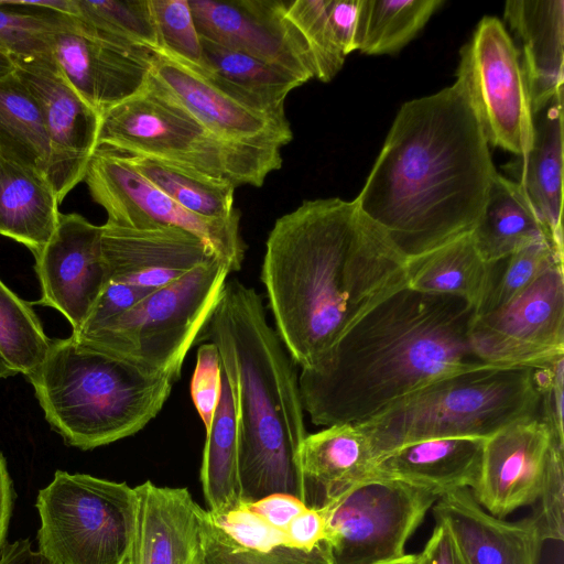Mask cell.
Masks as SVG:
<instances>
[{"label":"cell","mask_w":564,"mask_h":564,"mask_svg":"<svg viewBox=\"0 0 564 564\" xmlns=\"http://www.w3.org/2000/svg\"><path fill=\"white\" fill-rule=\"evenodd\" d=\"M408 278V259L355 200L338 197L304 200L276 219L261 269L275 332L301 369L323 364Z\"/></svg>","instance_id":"1"},{"label":"cell","mask_w":564,"mask_h":564,"mask_svg":"<svg viewBox=\"0 0 564 564\" xmlns=\"http://www.w3.org/2000/svg\"><path fill=\"white\" fill-rule=\"evenodd\" d=\"M488 145L456 80L401 106L354 200L408 261L417 259L474 230L497 172Z\"/></svg>","instance_id":"2"},{"label":"cell","mask_w":564,"mask_h":564,"mask_svg":"<svg viewBox=\"0 0 564 564\" xmlns=\"http://www.w3.org/2000/svg\"><path fill=\"white\" fill-rule=\"evenodd\" d=\"M474 317V307L456 296L408 286L395 292L323 364L301 369L304 411L318 426L358 423L438 379L491 366L471 349Z\"/></svg>","instance_id":"3"},{"label":"cell","mask_w":564,"mask_h":564,"mask_svg":"<svg viewBox=\"0 0 564 564\" xmlns=\"http://www.w3.org/2000/svg\"><path fill=\"white\" fill-rule=\"evenodd\" d=\"M235 402L241 500L301 492L300 451L307 435L296 365L267 322L262 299L227 281L207 323Z\"/></svg>","instance_id":"4"},{"label":"cell","mask_w":564,"mask_h":564,"mask_svg":"<svg viewBox=\"0 0 564 564\" xmlns=\"http://www.w3.org/2000/svg\"><path fill=\"white\" fill-rule=\"evenodd\" d=\"M26 378L52 429L83 451L138 433L158 415L174 384L74 335L52 339Z\"/></svg>","instance_id":"5"},{"label":"cell","mask_w":564,"mask_h":564,"mask_svg":"<svg viewBox=\"0 0 564 564\" xmlns=\"http://www.w3.org/2000/svg\"><path fill=\"white\" fill-rule=\"evenodd\" d=\"M534 369L488 366L457 372L355 424L366 435L375 462L421 441L488 438L518 421L540 416Z\"/></svg>","instance_id":"6"},{"label":"cell","mask_w":564,"mask_h":564,"mask_svg":"<svg viewBox=\"0 0 564 564\" xmlns=\"http://www.w3.org/2000/svg\"><path fill=\"white\" fill-rule=\"evenodd\" d=\"M167 161L262 186L282 166L281 147L223 139L176 102L151 76L143 88L100 115L97 148Z\"/></svg>","instance_id":"7"},{"label":"cell","mask_w":564,"mask_h":564,"mask_svg":"<svg viewBox=\"0 0 564 564\" xmlns=\"http://www.w3.org/2000/svg\"><path fill=\"white\" fill-rule=\"evenodd\" d=\"M230 272L227 263L214 258L152 291L94 332L74 336L147 373L175 382L187 352L206 328Z\"/></svg>","instance_id":"8"},{"label":"cell","mask_w":564,"mask_h":564,"mask_svg":"<svg viewBox=\"0 0 564 564\" xmlns=\"http://www.w3.org/2000/svg\"><path fill=\"white\" fill-rule=\"evenodd\" d=\"M37 552L47 564H122L138 511L134 488L57 470L36 497Z\"/></svg>","instance_id":"9"},{"label":"cell","mask_w":564,"mask_h":564,"mask_svg":"<svg viewBox=\"0 0 564 564\" xmlns=\"http://www.w3.org/2000/svg\"><path fill=\"white\" fill-rule=\"evenodd\" d=\"M437 499L395 480L351 485L319 509L329 564H384L404 557L408 541Z\"/></svg>","instance_id":"10"},{"label":"cell","mask_w":564,"mask_h":564,"mask_svg":"<svg viewBox=\"0 0 564 564\" xmlns=\"http://www.w3.org/2000/svg\"><path fill=\"white\" fill-rule=\"evenodd\" d=\"M457 82L488 144L516 156L533 142V116L520 52L502 22L484 17L460 48Z\"/></svg>","instance_id":"11"},{"label":"cell","mask_w":564,"mask_h":564,"mask_svg":"<svg viewBox=\"0 0 564 564\" xmlns=\"http://www.w3.org/2000/svg\"><path fill=\"white\" fill-rule=\"evenodd\" d=\"M91 198L107 213L106 223L132 228H177L203 240L230 268L241 269L246 245L240 234V213L229 219L197 216L148 182L123 153L98 147L83 180Z\"/></svg>","instance_id":"12"},{"label":"cell","mask_w":564,"mask_h":564,"mask_svg":"<svg viewBox=\"0 0 564 564\" xmlns=\"http://www.w3.org/2000/svg\"><path fill=\"white\" fill-rule=\"evenodd\" d=\"M474 354L498 367H546L564 358V274L556 261L507 305L475 316Z\"/></svg>","instance_id":"13"},{"label":"cell","mask_w":564,"mask_h":564,"mask_svg":"<svg viewBox=\"0 0 564 564\" xmlns=\"http://www.w3.org/2000/svg\"><path fill=\"white\" fill-rule=\"evenodd\" d=\"M12 59L40 107L51 145L46 178L62 203L84 180L97 148L100 115L66 80L52 55Z\"/></svg>","instance_id":"14"},{"label":"cell","mask_w":564,"mask_h":564,"mask_svg":"<svg viewBox=\"0 0 564 564\" xmlns=\"http://www.w3.org/2000/svg\"><path fill=\"white\" fill-rule=\"evenodd\" d=\"M154 52L123 44L77 17L53 39L52 57L58 69L99 115L140 91Z\"/></svg>","instance_id":"15"},{"label":"cell","mask_w":564,"mask_h":564,"mask_svg":"<svg viewBox=\"0 0 564 564\" xmlns=\"http://www.w3.org/2000/svg\"><path fill=\"white\" fill-rule=\"evenodd\" d=\"M200 37L283 67L304 83L315 77L308 46L286 17L284 0H188Z\"/></svg>","instance_id":"16"},{"label":"cell","mask_w":564,"mask_h":564,"mask_svg":"<svg viewBox=\"0 0 564 564\" xmlns=\"http://www.w3.org/2000/svg\"><path fill=\"white\" fill-rule=\"evenodd\" d=\"M34 259L37 303L58 311L78 333L109 281L101 226L76 213H61L55 232Z\"/></svg>","instance_id":"17"},{"label":"cell","mask_w":564,"mask_h":564,"mask_svg":"<svg viewBox=\"0 0 564 564\" xmlns=\"http://www.w3.org/2000/svg\"><path fill=\"white\" fill-rule=\"evenodd\" d=\"M150 73L176 102L223 139L282 148L293 138L285 110L260 109L162 52H154Z\"/></svg>","instance_id":"18"},{"label":"cell","mask_w":564,"mask_h":564,"mask_svg":"<svg viewBox=\"0 0 564 564\" xmlns=\"http://www.w3.org/2000/svg\"><path fill=\"white\" fill-rule=\"evenodd\" d=\"M555 442L564 445L541 416L518 421L486 438L479 477L470 489L477 502L501 519L534 505Z\"/></svg>","instance_id":"19"},{"label":"cell","mask_w":564,"mask_h":564,"mask_svg":"<svg viewBox=\"0 0 564 564\" xmlns=\"http://www.w3.org/2000/svg\"><path fill=\"white\" fill-rule=\"evenodd\" d=\"M101 250L109 281L152 291L218 258L203 240L182 229H132L108 223L101 226Z\"/></svg>","instance_id":"20"},{"label":"cell","mask_w":564,"mask_h":564,"mask_svg":"<svg viewBox=\"0 0 564 564\" xmlns=\"http://www.w3.org/2000/svg\"><path fill=\"white\" fill-rule=\"evenodd\" d=\"M135 529L122 564H206L202 513L187 488L134 487Z\"/></svg>","instance_id":"21"},{"label":"cell","mask_w":564,"mask_h":564,"mask_svg":"<svg viewBox=\"0 0 564 564\" xmlns=\"http://www.w3.org/2000/svg\"><path fill=\"white\" fill-rule=\"evenodd\" d=\"M435 521L444 523L466 564H539L545 542L531 516L507 521L486 511L469 488L438 498L432 507Z\"/></svg>","instance_id":"22"},{"label":"cell","mask_w":564,"mask_h":564,"mask_svg":"<svg viewBox=\"0 0 564 564\" xmlns=\"http://www.w3.org/2000/svg\"><path fill=\"white\" fill-rule=\"evenodd\" d=\"M563 89L532 112L531 149L502 166L518 183L543 220L556 251L563 254Z\"/></svg>","instance_id":"23"},{"label":"cell","mask_w":564,"mask_h":564,"mask_svg":"<svg viewBox=\"0 0 564 564\" xmlns=\"http://www.w3.org/2000/svg\"><path fill=\"white\" fill-rule=\"evenodd\" d=\"M486 438L426 440L399 447L378 458L367 479L395 480L437 498L473 489L481 466Z\"/></svg>","instance_id":"24"},{"label":"cell","mask_w":564,"mask_h":564,"mask_svg":"<svg viewBox=\"0 0 564 564\" xmlns=\"http://www.w3.org/2000/svg\"><path fill=\"white\" fill-rule=\"evenodd\" d=\"M373 464L369 442L355 423L307 434L300 451L302 502L322 509L343 490L367 479Z\"/></svg>","instance_id":"25"},{"label":"cell","mask_w":564,"mask_h":564,"mask_svg":"<svg viewBox=\"0 0 564 564\" xmlns=\"http://www.w3.org/2000/svg\"><path fill=\"white\" fill-rule=\"evenodd\" d=\"M505 19L522 45L533 112L564 88V1L510 0Z\"/></svg>","instance_id":"26"},{"label":"cell","mask_w":564,"mask_h":564,"mask_svg":"<svg viewBox=\"0 0 564 564\" xmlns=\"http://www.w3.org/2000/svg\"><path fill=\"white\" fill-rule=\"evenodd\" d=\"M470 235L488 263L501 261L536 242L546 241L554 248L547 228L521 186L498 172L491 180L481 216Z\"/></svg>","instance_id":"27"},{"label":"cell","mask_w":564,"mask_h":564,"mask_svg":"<svg viewBox=\"0 0 564 564\" xmlns=\"http://www.w3.org/2000/svg\"><path fill=\"white\" fill-rule=\"evenodd\" d=\"M58 204L45 175L0 158V235L35 256L57 228Z\"/></svg>","instance_id":"28"},{"label":"cell","mask_w":564,"mask_h":564,"mask_svg":"<svg viewBox=\"0 0 564 564\" xmlns=\"http://www.w3.org/2000/svg\"><path fill=\"white\" fill-rule=\"evenodd\" d=\"M492 270L494 263L482 259L468 234L408 261V288L459 297L474 307L476 315L488 293Z\"/></svg>","instance_id":"29"},{"label":"cell","mask_w":564,"mask_h":564,"mask_svg":"<svg viewBox=\"0 0 564 564\" xmlns=\"http://www.w3.org/2000/svg\"><path fill=\"white\" fill-rule=\"evenodd\" d=\"M200 42L203 67L198 70L260 109L285 110L286 96L304 84L293 73L253 55L204 37Z\"/></svg>","instance_id":"30"},{"label":"cell","mask_w":564,"mask_h":564,"mask_svg":"<svg viewBox=\"0 0 564 564\" xmlns=\"http://www.w3.org/2000/svg\"><path fill=\"white\" fill-rule=\"evenodd\" d=\"M200 481L210 512L224 513L243 503L238 473L235 402L223 368L218 405L206 431Z\"/></svg>","instance_id":"31"},{"label":"cell","mask_w":564,"mask_h":564,"mask_svg":"<svg viewBox=\"0 0 564 564\" xmlns=\"http://www.w3.org/2000/svg\"><path fill=\"white\" fill-rule=\"evenodd\" d=\"M0 158L45 175L51 145L40 107L14 70L0 77Z\"/></svg>","instance_id":"32"},{"label":"cell","mask_w":564,"mask_h":564,"mask_svg":"<svg viewBox=\"0 0 564 564\" xmlns=\"http://www.w3.org/2000/svg\"><path fill=\"white\" fill-rule=\"evenodd\" d=\"M148 182L191 213L209 219H229L235 208L236 185L219 177L167 161L123 153Z\"/></svg>","instance_id":"33"},{"label":"cell","mask_w":564,"mask_h":564,"mask_svg":"<svg viewBox=\"0 0 564 564\" xmlns=\"http://www.w3.org/2000/svg\"><path fill=\"white\" fill-rule=\"evenodd\" d=\"M443 0H359L355 51L393 54L412 41Z\"/></svg>","instance_id":"34"},{"label":"cell","mask_w":564,"mask_h":564,"mask_svg":"<svg viewBox=\"0 0 564 564\" xmlns=\"http://www.w3.org/2000/svg\"><path fill=\"white\" fill-rule=\"evenodd\" d=\"M76 12L75 0H0V48L12 58L52 55L55 33Z\"/></svg>","instance_id":"35"},{"label":"cell","mask_w":564,"mask_h":564,"mask_svg":"<svg viewBox=\"0 0 564 564\" xmlns=\"http://www.w3.org/2000/svg\"><path fill=\"white\" fill-rule=\"evenodd\" d=\"M48 338L31 304L0 280V358L25 377L45 358Z\"/></svg>","instance_id":"36"},{"label":"cell","mask_w":564,"mask_h":564,"mask_svg":"<svg viewBox=\"0 0 564 564\" xmlns=\"http://www.w3.org/2000/svg\"><path fill=\"white\" fill-rule=\"evenodd\" d=\"M76 17L112 39L137 48L159 51L150 0H76Z\"/></svg>","instance_id":"37"},{"label":"cell","mask_w":564,"mask_h":564,"mask_svg":"<svg viewBox=\"0 0 564 564\" xmlns=\"http://www.w3.org/2000/svg\"><path fill=\"white\" fill-rule=\"evenodd\" d=\"M556 261L563 262L546 241L530 245L494 263L488 293L475 316L496 311L533 284Z\"/></svg>","instance_id":"38"},{"label":"cell","mask_w":564,"mask_h":564,"mask_svg":"<svg viewBox=\"0 0 564 564\" xmlns=\"http://www.w3.org/2000/svg\"><path fill=\"white\" fill-rule=\"evenodd\" d=\"M327 4L328 0H284L286 17L300 31L311 52L315 78L324 83L337 75L346 58L328 22Z\"/></svg>","instance_id":"39"},{"label":"cell","mask_w":564,"mask_h":564,"mask_svg":"<svg viewBox=\"0 0 564 564\" xmlns=\"http://www.w3.org/2000/svg\"><path fill=\"white\" fill-rule=\"evenodd\" d=\"M202 534L206 564H329L325 542L312 551L289 544L267 552L238 547L218 531L205 509L202 513Z\"/></svg>","instance_id":"40"},{"label":"cell","mask_w":564,"mask_h":564,"mask_svg":"<svg viewBox=\"0 0 564 564\" xmlns=\"http://www.w3.org/2000/svg\"><path fill=\"white\" fill-rule=\"evenodd\" d=\"M159 51L202 69V42L188 0H150Z\"/></svg>","instance_id":"41"},{"label":"cell","mask_w":564,"mask_h":564,"mask_svg":"<svg viewBox=\"0 0 564 564\" xmlns=\"http://www.w3.org/2000/svg\"><path fill=\"white\" fill-rule=\"evenodd\" d=\"M207 512L218 531L238 547L267 552L286 544L284 531L270 524L249 503L224 513Z\"/></svg>","instance_id":"42"},{"label":"cell","mask_w":564,"mask_h":564,"mask_svg":"<svg viewBox=\"0 0 564 564\" xmlns=\"http://www.w3.org/2000/svg\"><path fill=\"white\" fill-rule=\"evenodd\" d=\"M564 445L555 442L551 448L542 487L532 514L544 541L564 539Z\"/></svg>","instance_id":"43"},{"label":"cell","mask_w":564,"mask_h":564,"mask_svg":"<svg viewBox=\"0 0 564 564\" xmlns=\"http://www.w3.org/2000/svg\"><path fill=\"white\" fill-rule=\"evenodd\" d=\"M220 378L221 364L217 347L212 341L200 345L191 381V395L206 431L218 405Z\"/></svg>","instance_id":"44"},{"label":"cell","mask_w":564,"mask_h":564,"mask_svg":"<svg viewBox=\"0 0 564 564\" xmlns=\"http://www.w3.org/2000/svg\"><path fill=\"white\" fill-rule=\"evenodd\" d=\"M563 369L564 358L533 372L540 394V416L552 429L558 442L564 444L563 433Z\"/></svg>","instance_id":"45"},{"label":"cell","mask_w":564,"mask_h":564,"mask_svg":"<svg viewBox=\"0 0 564 564\" xmlns=\"http://www.w3.org/2000/svg\"><path fill=\"white\" fill-rule=\"evenodd\" d=\"M151 292L152 290L109 281L80 330L72 334L82 336L94 332L108 321L137 305Z\"/></svg>","instance_id":"46"},{"label":"cell","mask_w":564,"mask_h":564,"mask_svg":"<svg viewBox=\"0 0 564 564\" xmlns=\"http://www.w3.org/2000/svg\"><path fill=\"white\" fill-rule=\"evenodd\" d=\"M284 533L290 546L312 551L325 541V518L319 509L306 508L291 520Z\"/></svg>","instance_id":"47"},{"label":"cell","mask_w":564,"mask_h":564,"mask_svg":"<svg viewBox=\"0 0 564 564\" xmlns=\"http://www.w3.org/2000/svg\"><path fill=\"white\" fill-rule=\"evenodd\" d=\"M359 0H328L327 17L335 39L347 56L355 51Z\"/></svg>","instance_id":"48"},{"label":"cell","mask_w":564,"mask_h":564,"mask_svg":"<svg viewBox=\"0 0 564 564\" xmlns=\"http://www.w3.org/2000/svg\"><path fill=\"white\" fill-rule=\"evenodd\" d=\"M249 505L270 524L282 531L294 517L306 509L301 499L285 494L270 495Z\"/></svg>","instance_id":"49"},{"label":"cell","mask_w":564,"mask_h":564,"mask_svg":"<svg viewBox=\"0 0 564 564\" xmlns=\"http://www.w3.org/2000/svg\"><path fill=\"white\" fill-rule=\"evenodd\" d=\"M425 564H466L448 528L435 521L434 530L422 551Z\"/></svg>","instance_id":"50"},{"label":"cell","mask_w":564,"mask_h":564,"mask_svg":"<svg viewBox=\"0 0 564 564\" xmlns=\"http://www.w3.org/2000/svg\"><path fill=\"white\" fill-rule=\"evenodd\" d=\"M14 499L13 484L7 462L0 452V551L6 543Z\"/></svg>","instance_id":"51"},{"label":"cell","mask_w":564,"mask_h":564,"mask_svg":"<svg viewBox=\"0 0 564 564\" xmlns=\"http://www.w3.org/2000/svg\"><path fill=\"white\" fill-rule=\"evenodd\" d=\"M0 564H47L28 539L6 542L0 551Z\"/></svg>","instance_id":"52"},{"label":"cell","mask_w":564,"mask_h":564,"mask_svg":"<svg viewBox=\"0 0 564 564\" xmlns=\"http://www.w3.org/2000/svg\"><path fill=\"white\" fill-rule=\"evenodd\" d=\"M14 70L12 57L0 48V77L6 76Z\"/></svg>","instance_id":"53"},{"label":"cell","mask_w":564,"mask_h":564,"mask_svg":"<svg viewBox=\"0 0 564 564\" xmlns=\"http://www.w3.org/2000/svg\"><path fill=\"white\" fill-rule=\"evenodd\" d=\"M384 564H419V554H406L404 557Z\"/></svg>","instance_id":"54"},{"label":"cell","mask_w":564,"mask_h":564,"mask_svg":"<svg viewBox=\"0 0 564 564\" xmlns=\"http://www.w3.org/2000/svg\"><path fill=\"white\" fill-rule=\"evenodd\" d=\"M13 375H15V372L13 370H11L4 364V361L0 358V379L9 377V376H13Z\"/></svg>","instance_id":"55"},{"label":"cell","mask_w":564,"mask_h":564,"mask_svg":"<svg viewBox=\"0 0 564 564\" xmlns=\"http://www.w3.org/2000/svg\"><path fill=\"white\" fill-rule=\"evenodd\" d=\"M419 564H425V561H424L422 552L419 553Z\"/></svg>","instance_id":"56"}]
</instances>
